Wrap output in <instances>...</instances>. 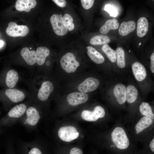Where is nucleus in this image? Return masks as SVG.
<instances>
[{
	"mask_svg": "<svg viewBox=\"0 0 154 154\" xmlns=\"http://www.w3.org/2000/svg\"><path fill=\"white\" fill-rule=\"evenodd\" d=\"M141 43L140 42L139 43V45H141Z\"/></svg>",
	"mask_w": 154,
	"mask_h": 154,
	"instance_id": "f704fd0d",
	"label": "nucleus"
},
{
	"mask_svg": "<svg viewBox=\"0 0 154 154\" xmlns=\"http://www.w3.org/2000/svg\"><path fill=\"white\" fill-rule=\"evenodd\" d=\"M112 142L118 149H124L127 148L129 145V141L126 132L121 127H116L111 133Z\"/></svg>",
	"mask_w": 154,
	"mask_h": 154,
	"instance_id": "f03ea898",
	"label": "nucleus"
},
{
	"mask_svg": "<svg viewBox=\"0 0 154 154\" xmlns=\"http://www.w3.org/2000/svg\"><path fill=\"white\" fill-rule=\"evenodd\" d=\"M153 119L146 117L144 116L141 118L136 124L135 128L136 133L139 134L145 129L148 128L153 123Z\"/></svg>",
	"mask_w": 154,
	"mask_h": 154,
	"instance_id": "412c9836",
	"label": "nucleus"
},
{
	"mask_svg": "<svg viewBox=\"0 0 154 154\" xmlns=\"http://www.w3.org/2000/svg\"><path fill=\"white\" fill-rule=\"evenodd\" d=\"M36 5L37 2L35 0H18L16 2L15 7L19 11L29 12Z\"/></svg>",
	"mask_w": 154,
	"mask_h": 154,
	"instance_id": "4468645a",
	"label": "nucleus"
},
{
	"mask_svg": "<svg viewBox=\"0 0 154 154\" xmlns=\"http://www.w3.org/2000/svg\"><path fill=\"white\" fill-rule=\"evenodd\" d=\"M31 96L41 102L60 93V82L52 73L44 74L36 73L27 81Z\"/></svg>",
	"mask_w": 154,
	"mask_h": 154,
	"instance_id": "f257e3e1",
	"label": "nucleus"
},
{
	"mask_svg": "<svg viewBox=\"0 0 154 154\" xmlns=\"http://www.w3.org/2000/svg\"><path fill=\"white\" fill-rule=\"evenodd\" d=\"M27 108V105L24 103L17 105L9 111L8 115L10 117H20L25 113Z\"/></svg>",
	"mask_w": 154,
	"mask_h": 154,
	"instance_id": "dca6fc26",
	"label": "nucleus"
},
{
	"mask_svg": "<svg viewBox=\"0 0 154 154\" xmlns=\"http://www.w3.org/2000/svg\"><path fill=\"white\" fill-rule=\"evenodd\" d=\"M36 51V63L38 66L37 73L41 74L45 63L46 64V58L50 55V52L48 48L44 46L38 47Z\"/></svg>",
	"mask_w": 154,
	"mask_h": 154,
	"instance_id": "1a4fd4ad",
	"label": "nucleus"
},
{
	"mask_svg": "<svg viewBox=\"0 0 154 154\" xmlns=\"http://www.w3.org/2000/svg\"><path fill=\"white\" fill-rule=\"evenodd\" d=\"M50 22L55 34L60 36L67 34L68 31L63 21L61 14L53 15L50 18Z\"/></svg>",
	"mask_w": 154,
	"mask_h": 154,
	"instance_id": "423d86ee",
	"label": "nucleus"
},
{
	"mask_svg": "<svg viewBox=\"0 0 154 154\" xmlns=\"http://www.w3.org/2000/svg\"><path fill=\"white\" fill-rule=\"evenodd\" d=\"M29 28L26 25H18L14 22L9 23L6 31L7 35L10 37H24L29 32Z\"/></svg>",
	"mask_w": 154,
	"mask_h": 154,
	"instance_id": "0eeeda50",
	"label": "nucleus"
},
{
	"mask_svg": "<svg viewBox=\"0 0 154 154\" xmlns=\"http://www.w3.org/2000/svg\"><path fill=\"white\" fill-rule=\"evenodd\" d=\"M102 50L106 55L109 59L112 62H115L116 60V51L107 44L103 45Z\"/></svg>",
	"mask_w": 154,
	"mask_h": 154,
	"instance_id": "a878e982",
	"label": "nucleus"
},
{
	"mask_svg": "<svg viewBox=\"0 0 154 154\" xmlns=\"http://www.w3.org/2000/svg\"><path fill=\"white\" fill-rule=\"evenodd\" d=\"M119 27V23L116 19H109L101 27L100 31L101 33L106 34L108 33L110 30L117 29Z\"/></svg>",
	"mask_w": 154,
	"mask_h": 154,
	"instance_id": "aec40b11",
	"label": "nucleus"
},
{
	"mask_svg": "<svg viewBox=\"0 0 154 154\" xmlns=\"http://www.w3.org/2000/svg\"><path fill=\"white\" fill-rule=\"evenodd\" d=\"M135 23L133 21L123 22L120 25L118 32L121 36H125L133 31L135 30Z\"/></svg>",
	"mask_w": 154,
	"mask_h": 154,
	"instance_id": "a211bd4d",
	"label": "nucleus"
},
{
	"mask_svg": "<svg viewBox=\"0 0 154 154\" xmlns=\"http://www.w3.org/2000/svg\"><path fill=\"white\" fill-rule=\"evenodd\" d=\"M69 154H83V152L80 148L74 147L71 149Z\"/></svg>",
	"mask_w": 154,
	"mask_h": 154,
	"instance_id": "7c9ffc66",
	"label": "nucleus"
},
{
	"mask_svg": "<svg viewBox=\"0 0 154 154\" xmlns=\"http://www.w3.org/2000/svg\"><path fill=\"white\" fill-rule=\"evenodd\" d=\"M58 6L60 7H64L66 5V1L64 0H53Z\"/></svg>",
	"mask_w": 154,
	"mask_h": 154,
	"instance_id": "c756f323",
	"label": "nucleus"
},
{
	"mask_svg": "<svg viewBox=\"0 0 154 154\" xmlns=\"http://www.w3.org/2000/svg\"><path fill=\"white\" fill-rule=\"evenodd\" d=\"M132 69L135 77L137 81H142L145 78L147 75L146 69L140 62H134L132 64Z\"/></svg>",
	"mask_w": 154,
	"mask_h": 154,
	"instance_id": "ddd939ff",
	"label": "nucleus"
},
{
	"mask_svg": "<svg viewBox=\"0 0 154 154\" xmlns=\"http://www.w3.org/2000/svg\"><path fill=\"white\" fill-rule=\"evenodd\" d=\"M20 78V75L16 70L11 69L8 70L6 74L5 81L8 88H15Z\"/></svg>",
	"mask_w": 154,
	"mask_h": 154,
	"instance_id": "9b49d317",
	"label": "nucleus"
},
{
	"mask_svg": "<svg viewBox=\"0 0 154 154\" xmlns=\"http://www.w3.org/2000/svg\"><path fill=\"white\" fill-rule=\"evenodd\" d=\"M5 94L8 99L13 103H18L23 100L28 95L25 90L14 88H7L5 90Z\"/></svg>",
	"mask_w": 154,
	"mask_h": 154,
	"instance_id": "6e6552de",
	"label": "nucleus"
},
{
	"mask_svg": "<svg viewBox=\"0 0 154 154\" xmlns=\"http://www.w3.org/2000/svg\"><path fill=\"white\" fill-rule=\"evenodd\" d=\"M149 147L151 150L154 152V139H153L150 142L149 144Z\"/></svg>",
	"mask_w": 154,
	"mask_h": 154,
	"instance_id": "473e14b6",
	"label": "nucleus"
},
{
	"mask_svg": "<svg viewBox=\"0 0 154 154\" xmlns=\"http://www.w3.org/2000/svg\"><path fill=\"white\" fill-rule=\"evenodd\" d=\"M104 10L107 11L111 16L116 17L117 15V12L116 9L110 5H106L104 7Z\"/></svg>",
	"mask_w": 154,
	"mask_h": 154,
	"instance_id": "cd10ccee",
	"label": "nucleus"
},
{
	"mask_svg": "<svg viewBox=\"0 0 154 154\" xmlns=\"http://www.w3.org/2000/svg\"><path fill=\"white\" fill-rule=\"evenodd\" d=\"M65 93L66 100L69 106L76 107L84 104L89 98L88 93L77 91H71Z\"/></svg>",
	"mask_w": 154,
	"mask_h": 154,
	"instance_id": "7ed1b4c3",
	"label": "nucleus"
},
{
	"mask_svg": "<svg viewBox=\"0 0 154 154\" xmlns=\"http://www.w3.org/2000/svg\"><path fill=\"white\" fill-rule=\"evenodd\" d=\"M151 69L152 72L154 73V52L151 54Z\"/></svg>",
	"mask_w": 154,
	"mask_h": 154,
	"instance_id": "2f4dec72",
	"label": "nucleus"
},
{
	"mask_svg": "<svg viewBox=\"0 0 154 154\" xmlns=\"http://www.w3.org/2000/svg\"><path fill=\"white\" fill-rule=\"evenodd\" d=\"M118 67L123 68L125 66V52L123 48L121 47H118L115 51Z\"/></svg>",
	"mask_w": 154,
	"mask_h": 154,
	"instance_id": "393cba45",
	"label": "nucleus"
},
{
	"mask_svg": "<svg viewBox=\"0 0 154 154\" xmlns=\"http://www.w3.org/2000/svg\"><path fill=\"white\" fill-rule=\"evenodd\" d=\"M94 1L93 0H81L82 5L84 9H88L93 5Z\"/></svg>",
	"mask_w": 154,
	"mask_h": 154,
	"instance_id": "c85d7f7f",
	"label": "nucleus"
},
{
	"mask_svg": "<svg viewBox=\"0 0 154 154\" xmlns=\"http://www.w3.org/2000/svg\"><path fill=\"white\" fill-rule=\"evenodd\" d=\"M87 48V54L90 59L98 64L102 63L104 61V56L96 49L92 46H88Z\"/></svg>",
	"mask_w": 154,
	"mask_h": 154,
	"instance_id": "6ab92c4d",
	"label": "nucleus"
},
{
	"mask_svg": "<svg viewBox=\"0 0 154 154\" xmlns=\"http://www.w3.org/2000/svg\"><path fill=\"white\" fill-rule=\"evenodd\" d=\"M25 113L27 116L25 122L27 124L34 126L38 123L40 119V115L36 107L33 106L29 107L27 109Z\"/></svg>",
	"mask_w": 154,
	"mask_h": 154,
	"instance_id": "9d476101",
	"label": "nucleus"
},
{
	"mask_svg": "<svg viewBox=\"0 0 154 154\" xmlns=\"http://www.w3.org/2000/svg\"><path fill=\"white\" fill-rule=\"evenodd\" d=\"M110 41L109 37L107 35H97L92 37L90 40L91 44L102 45L107 44Z\"/></svg>",
	"mask_w": 154,
	"mask_h": 154,
	"instance_id": "b1692460",
	"label": "nucleus"
},
{
	"mask_svg": "<svg viewBox=\"0 0 154 154\" xmlns=\"http://www.w3.org/2000/svg\"><path fill=\"white\" fill-rule=\"evenodd\" d=\"M104 109L101 106L98 105L94 108L93 110H83L81 116L84 120L89 121H95L99 118H103L105 116Z\"/></svg>",
	"mask_w": 154,
	"mask_h": 154,
	"instance_id": "39448f33",
	"label": "nucleus"
},
{
	"mask_svg": "<svg viewBox=\"0 0 154 154\" xmlns=\"http://www.w3.org/2000/svg\"><path fill=\"white\" fill-rule=\"evenodd\" d=\"M79 133L76 128L71 125L65 126L60 127L58 131L59 138L62 141L70 142L77 139Z\"/></svg>",
	"mask_w": 154,
	"mask_h": 154,
	"instance_id": "20e7f679",
	"label": "nucleus"
},
{
	"mask_svg": "<svg viewBox=\"0 0 154 154\" xmlns=\"http://www.w3.org/2000/svg\"><path fill=\"white\" fill-rule=\"evenodd\" d=\"M149 28L148 21L145 17H141L137 22V34L140 37L144 36L147 33Z\"/></svg>",
	"mask_w": 154,
	"mask_h": 154,
	"instance_id": "f3484780",
	"label": "nucleus"
},
{
	"mask_svg": "<svg viewBox=\"0 0 154 154\" xmlns=\"http://www.w3.org/2000/svg\"><path fill=\"white\" fill-rule=\"evenodd\" d=\"M114 94L117 102L120 104H124L126 101V88L121 84L116 85L114 89Z\"/></svg>",
	"mask_w": 154,
	"mask_h": 154,
	"instance_id": "2eb2a0df",
	"label": "nucleus"
},
{
	"mask_svg": "<svg viewBox=\"0 0 154 154\" xmlns=\"http://www.w3.org/2000/svg\"><path fill=\"white\" fill-rule=\"evenodd\" d=\"M65 25L68 30L72 31L74 28V25L73 23V19L71 15L68 14H65L63 17Z\"/></svg>",
	"mask_w": 154,
	"mask_h": 154,
	"instance_id": "bb28decb",
	"label": "nucleus"
},
{
	"mask_svg": "<svg viewBox=\"0 0 154 154\" xmlns=\"http://www.w3.org/2000/svg\"><path fill=\"white\" fill-rule=\"evenodd\" d=\"M138 92L136 88L133 85H129L126 88V101L129 103H132L136 100Z\"/></svg>",
	"mask_w": 154,
	"mask_h": 154,
	"instance_id": "4be33fe9",
	"label": "nucleus"
},
{
	"mask_svg": "<svg viewBox=\"0 0 154 154\" xmlns=\"http://www.w3.org/2000/svg\"><path fill=\"white\" fill-rule=\"evenodd\" d=\"M4 42L1 40H0V48H1L3 45Z\"/></svg>",
	"mask_w": 154,
	"mask_h": 154,
	"instance_id": "72a5a7b5",
	"label": "nucleus"
},
{
	"mask_svg": "<svg viewBox=\"0 0 154 154\" xmlns=\"http://www.w3.org/2000/svg\"><path fill=\"white\" fill-rule=\"evenodd\" d=\"M139 110L143 116L154 119V114L152 109L147 102H143L140 105Z\"/></svg>",
	"mask_w": 154,
	"mask_h": 154,
	"instance_id": "5701e85b",
	"label": "nucleus"
},
{
	"mask_svg": "<svg viewBox=\"0 0 154 154\" xmlns=\"http://www.w3.org/2000/svg\"><path fill=\"white\" fill-rule=\"evenodd\" d=\"M20 54L27 65L31 66L36 64V51L35 50H30L28 47H25L21 50Z\"/></svg>",
	"mask_w": 154,
	"mask_h": 154,
	"instance_id": "f8f14e48",
	"label": "nucleus"
}]
</instances>
